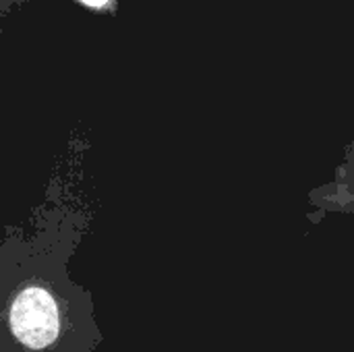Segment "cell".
<instances>
[{"label": "cell", "instance_id": "obj_2", "mask_svg": "<svg viewBox=\"0 0 354 352\" xmlns=\"http://www.w3.org/2000/svg\"><path fill=\"white\" fill-rule=\"evenodd\" d=\"M81 2H85V4H89V6H102V4H106L108 0H81Z\"/></svg>", "mask_w": 354, "mask_h": 352}, {"label": "cell", "instance_id": "obj_1", "mask_svg": "<svg viewBox=\"0 0 354 352\" xmlns=\"http://www.w3.org/2000/svg\"><path fill=\"white\" fill-rule=\"evenodd\" d=\"M68 301L50 282L25 280L2 303L0 328L17 352H66L79 334Z\"/></svg>", "mask_w": 354, "mask_h": 352}]
</instances>
